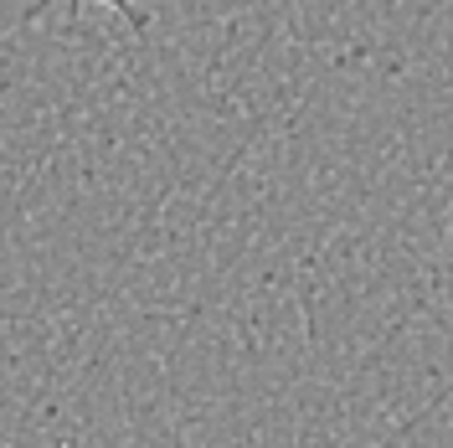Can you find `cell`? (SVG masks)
Masks as SVG:
<instances>
[{"mask_svg":"<svg viewBox=\"0 0 453 448\" xmlns=\"http://www.w3.org/2000/svg\"><path fill=\"white\" fill-rule=\"evenodd\" d=\"M93 5H104L109 16H119V21H129L134 31H144V27H150V16H144V5H140V0H93Z\"/></svg>","mask_w":453,"mask_h":448,"instance_id":"cell-1","label":"cell"}]
</instances>
